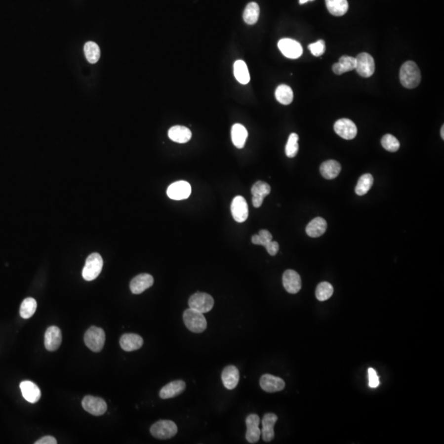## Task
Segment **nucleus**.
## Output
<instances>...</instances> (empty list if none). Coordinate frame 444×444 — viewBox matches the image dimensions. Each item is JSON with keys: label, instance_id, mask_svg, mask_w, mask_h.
<instances>
[{"label": "nucleus", "instance_id": "6ab92c4d", "mask_svg": "<svg viewBox=\"0 0 444 444\" xmlns=\"http://www.w3.org/2000/svg\"><path fill=\"white\" fill-rule=\"evenodd\" d=\"M20 389L25 400L30 403H36L41 397V393L39 387L32 381H22L20 383Z\"/></svg>", "mask_w": 444, "mask_h": 444}, {"label": "nucleus", "instance_id": "a211bd4d", "mask_svg": "<svg viewBox=\"0 0 444 444\" xmlns=\"http://www.w3.org/2000/svg\"><path fill=\"white\" fill-rule=\"evenodd\" d=\"M154 283V279L152 276L148 273H143L137 276L131 281L130 290L133 294L139 295L144 292L148 288L151 287Z\"/></svg>", "mask_w": 444, "mask_h": 444}, {"label": "nucleus", "instance_id": "1a4fd4ad", "mask_svg": "<svg viewBox=\"0 0 444 444\" xmlns=\"http://www.w3.org/2000/svg\"><path fill=\"white\" fill-rule=\"evenodd\" d=\"M278 48L284 56L289 59H298L303 54L301 44L295 40L284 38L278 42Z\"/></svg>", "mask_w": 444, "mask_h": 444}, {"label": "nucleus", "instance_id": "58836bf2", "mask_svg": "<svg viewBox=\"0 0 444 444\" xmlns=\"http://www.w3.org/2000/svg\"><path fill=\"white\" fill-rule=\"evenodd\" d=\"M381 143L384 149L388 152H395L400 148V143L398 138H395L392 134H386L381 140Z\"/></svg>", "mask_w": 444, "mask_h": 444}, {"label": "nucleus", "instance_id": "c756f323", "mask_svg": "<svg viewBox=\"0 0 444 444\" xmlns=\"http://www.w3.org/2000/svg\"><path fill=\"white\" fill-rule=\"evenodd\" d=\"M325 2L329 12L333 16H343L348 11L347 0H325Z\"/></svg>", "mask_w": 444, "mask_h": 444}, {"label": "nucleus", "instance_id": "79ce46f5", "mask_svg": "<svg viewBox=\"0 0 444 444\" xmlns=\"http://www.w3.org/2000/svg\"><path fill=\"white\" fill-rule=\"evenodd\" d=\"M266 249L271 256H275L279 250V244L277 241H272Z\"/></svg>", "mask_w": 444, "mask_h": 444}, {"label": "nucleus", "instance_id": "7ed1b4c3", "mask_svg": "<svg viewBox=\"0 0 444 444\" xmlns=\"http://www.w3.org/2000/svg\"><path fill=\"white\" fill-rule=\"evenodd\" d=\"M103 268V259L97 253H91L86 258V263L82 269L84 280L91 282L97 278Z\"/></svg>", "mask_w": 444, "mask_h": 444}, {"label": "nucleus", "instance_id": "c03bdc74", "mask_svg": "<svg viewBox=\"0 0 444 444\" xmlns=\"http://www.w3.org/2000/svg\"><path fill=\"white\" fill-rule=\"evenodd\" d=\"M309 1H313V0H299V3H300V4H304V3L309 2Z\"/></svg>", "mask_w": 444, "mask_h": 444}, {"label": "nucleus", "instance_id": "4468645a", "mask_svg": "<svg viewBox=\"0 0 444 444\" xmlns=\"http://www.w3.org/2000/svg\"><path fill=\"white\" fill-rule=\"evenodd\" d=\"M283 283L285 290L290 294H296L301 290V278L295 271L291 269L285 271L283 274Z\"/></svg>", "mask_w": 444, "mask_h": 444}, {"label": "nucleus", "instance_id": "7c9ffc66", "mask_svg": "<svg viewBox=\"0 0 444 444\" xmlns=\"http://www.w3.org/2000/svg\"><path fill=\"white\" fill-rule=\"evenodd\" d=\"M260 13V8L257 2H249L246 6L244 12H243V20L248 25L255 24L258 22V17Z\"/></svg>", "mask_w": 444, "mask_h": 444}, {"label": "nucleus", "instance_id": "6e6552de", "mask_svg": "<svg viewBox=\"0 0 444 444\" xmlns=\"http://www.w3.org/2000/svg\"><path fill=\"white\" fill-rule=\"evenodd\" d=\"M81 405L86 412L96 416H100L106 412L107 404L101 398H96L92 396H86L82 399Z\"/></svg>", "mask_w": 444, "mask_h": 444}, {"label": "nucleus", "instance_id": "4be33fe9", "mask_svg": "<svg viewBox=\"0 0 444 444\" xmlns=\"http://www.w3.org/2000/svg\"><path fill=\"white\" fill-rule=\"evenodd\" d=\"M186 388V384L183 380L173 381L164 386L160 391V397L162 399H169L180 395Z\"/></svg>", "mask_w": 444, "mask_h": 444}, {"label": "nucleus", "instance_id": "a19ab883", "mask_svg": "<svg viewBox=\"0 0 444 444\" xmlns=\"http://www.w3.org/2000/svg\"><path fill=\"white\" fill-rule=\"evenodd\" d=\"M368 386L371 388H376L379 385V378L375 369L369 368L368 369Z\"/></svg>", "mask_w": 444, "mask_h": 444}, {"label": "nucleus", "instance_id": "37998d69", "mask_svg": "<svg viewBox=\"0 0 444 444\" xmlns=\"http://www.w3.org/2000/svg\"><path fill=\"white\" fill-rule=\"evenodd\" d=\"M35 444H57V440L53 436H44L35 442Z\"/></svg>", "mask_w": 444, "mask_h": 444}, {"label": "nucleus", "instance_id": "f257e3e1", "mask_svg": "<svg viewBox=\"0 0 444 444\" xmlns=\"http://www.w3.org/2000/svg\"><path fill=\"white\" fill-rule=\"evenodd\" d=\"M400 81L403 86L408 89L415 88L420 84L421 74L415 62L404 63L400 69Z\"/></svg>", "mask_w": 444, "mask_h": 444}, {"label": "nucleus", "instance_id": "9d476101", "mask_svg": "<svg viewBox=\"0 0 444 444\" xmlns=\"http://www.w3.org/2000/svg\"><path fill=\"white\" fill-rule=\"evenodd\" d=\"M334 131L341 138L351 140L357 135V127L353 121L348 119H341L334 124Z\"/></svg>", "mask_w": 444, "mask_h": 444}, {"label": "nucleus", "instance_id": "423d86ee", "mask_svg": "<svg viewBox=\"0 0 444 444\" xmlns=\"http://www.w3.org/2000/svg\"><path fill=\"white\" fill-rule=\"evenodd\" d=\"M189 308L205 314L211 311L214 306V299L206 293L198 292L189 299Z\"/></svg>", "mask_w": 444, "mask_h": 444}, {"label": "nucleus", "instance_id": "20e7f679", "mask_svg": "<svg viewBox=\"0 0 444 444\" xmlns=\"http://www.w3.org/2000/svg\"><path fill=\"white\" fill-rule=\"evenodd\" d=\"M150 432L153 437L158 440H168L176 435L178 428L172 420H159L152 425Z\"/></svg>", "mask_w": 444, "mask_h": 444}, {"label": "nucleus", "instance_id": "f704fd0d", "mask_svg": "<svg viewBox=\"0 0 444 444\" xmlns=\"http://www.w3.org/2000/svg\"><path fill=\"white\" fill-rule=\"evenodd\" d=\"M373 178L370 174H363L359 179L357 185H356V194L359 196H363L367 194L371 187L373 186Z\"/></svg>", "mask_w": 444, "mask_h": 444}, {"label": "nucleus", "instance_id": "2f4dec72", "mask_svg": "<svg viewBox=\"0 0 444 444\" xmlns=\"http://www.w3.org/2000/svg\"><path fill=\"white\" fill-rule=\"evenodd\" d=\"M275 96L278 102H280L283 105H285V106L290 105L294 98L292 89L287 85H284V84L278 86V88L276 90Z\"/></svg>", "mask_w": 444, "mask_h": 444}, {"label": "nucleus", "instance_id": "39448f33", "mask_svg": "<svg viewBox=\"0 0 444 444\" xmlns=\"http://www.w3.org/2000/svg\"><path fill=\"white\" fill-rule=\"evenodd\" d=\"M86 346L94 352H99L103 349L106 341V333L103 329L97 326H91L84 335Z\"/></svg>", "mask_w": 444, "mask_h": 444}, {"label": "nucleus", "instance_id": "f8f14e48", "mask_svg": "<svg viewBox=\"0 0 444 444\" xmlns=\"http://www.w3.org/2000/svg\"><path fill=\"white\" fill-rule=\"evenodd\" d=\"M231 208L234 220L239 223L244 222L248 218V204L243 197L236 196L232 201Z\"/></svg>", "mask_w": 444, "mask_h": 444}, {"label": "nucleus", "instance_id": "c85d7f7f", "mask_svg": "<svg viewBox=\"0 0 444 444\" xmlns=\"http://www.w3.org/2000/svg\"><path fill=\"white\" fill-rule=\"evenodd\" d=\"M234 74L236 80L240 83L246 85L250 81V75L248 72V67L245 62L243 60H237L234 64Z\"/></svg>", "mask_w": 444, "mask_h": 444}, {"label": "nucleus", "instance_id": "412c9836", "mask_svg": "<svg viewBox=\"0 0 444 444\" xmlns=\"http://www.w3.org/2000/svg\"><path fill=\"white\" fill-rule=\"evenodd\" d=\"M278 421V416L273 413H268L263 416L262 424L263 430H261V435H263V439L265 442H271L274 439V425Z\"/></svg>", "mask_w": 444, "mask_h": 444}, {"label": "nucleus", "instance_id": "ea45409f", "mask_svg": "<svg viewBox=\"0 0 444 444\" xmlns=\"http://www.w3.org/2000/svg\"><path fill=\"white\" fill-rule=\"evenodd\" d=\"M309 49H310L312 54L314 56H321L326 50V44L323 40H319L318 41L309 44Z\"/></svg>", "mask_w": 444, "mask_h": 444}, {"label": "nucleus", "instance_id": "0eeeda50", "mask_svg": "<svg viewBox=\"0 0 444 444\" xmlns=\"http://www.w3.org/2000/svg\"><path fill=\"white\" fill-rule=\"evenodd\" d=\"M356 70L363 78H369L375 72V62L368 53H361L356 57Z\"/></svg>", "mask_w": 444, "mask_h": 444}, {"label": "nucleus", "instance_id": "b1692460", "mask_svg": "<svg viewBox=\"0 0 444 444\" xmlns=\"http://www.w3.org/2000/svg\"><path fill=\"white\" fill-rule=\"evenodd\" d=\"M169 139L178 143H186L192 138L191 131L184 126L176 125L169 128L168 132Z\"/></svg>", "mask_w": 444, "mask_h": 444}, {"label": "nucleus", "instance_id": "9b49d317", "mask_svg": "<svg viewBox=\"0 0 444 444\" xmlns=\"http://www.w3.org/2000/svg\"><path fill=\"white\" fill-rule=\"evenodd\" d=\"M191 194V185L186 181H177L169 185L167 195L173 200L186 199Z\"/></svg>", "mask_w": 444, "mask_h": 444}, {"label": "nucleus", "instance_id": "4c0bfd02", "mask_svg": "<svg viewBox=\"0 0 444 444\" xmlns=\"http://www.w3.org/2000/svg\"><path fill=\"white\" fill-rule=\"evenodd\" d=\"M299 136L296 133H291L288 138L287 143L285 146V154L288 157L293 158L296 156L299 151Z\"/></svg>", "mask_w": 444, "mask_h": 444}, {"label": "nucleus", "instance_id": "5701e85b", "mask_svg": "<svg viewBox=\"0 0 444 444\" xmlns=\"http://www.w3.org/2000/svg\"><path fill=\"white\" fill-rule=\"evenodd\" d=\"M121 348L125 351H137L143 345V339L138 334L126 333L120 340Z\"/></svg>", "mask_w": 444, "mask_h": 444}, {"label": "nucleus", "instance_id": "a18cd8bd", "mask_svg": "<svg viewBox=\"0 0 444 444\" xmlns=\"http://www.w3.org/2000/svg\"><path fill=\"white\" fill-rule=\"evenodd\" d=\"M441 136H442L443 139H444V126L443 125L442 128H441Z\"/></svg>", "mask_w": 444, "mask_h": 444}, {"label": "nucleus", "instance_id": "cd10ccee", "mask_svg": "<svg viewBox=\"0 0 444 444\" xmlns=\"http://www.w3.org/2000/svg\"><path fill=\"white\" fill-rule=\"evenodd\" d=\"M341 164L333 160L323 162L320 166L322 175L326 179H333L338 176L341 172Z\"/></svg>", "mask_w": 444, "mask_h": 444}, {"label": "nucleus", "instance_id": "dca6fc26", "mask_svg": "<svg viewBox=\"0 0 444 444\" xmlns=\"http://www.w3.org/2000/svg\"><path fill=\"white\" fill-rule=\"evenodd\" d=\"M285 382L283 378L271 374H264L260 378V387L267 393H277L285 388Z\"/></svg>", "mask_w": 444, "mask_h": 444}, {"label": "nucleus", "instance_id": "ddd939ff", "mask_svg": "<svg viewBox=\"0 0 444 444\" xmlns=\"http://www.w3.org/2000/svg\"><path fill=\"white\" fill-rule=\"evenodd\" d=\"M260 418L256 414L248 415L246 418V440L249 444H256L260 439L261 430L259 429Z\"/></svg>", "mask_w": 444, "mask_h": 444}, {"label": "nucleus", "instance_id": "bb28decb", "mask_svg": "<svg viewBox=\"0 0 444 444\" xmlns=\"http://www.w3.org/2000/svg\"><path fill=\"white\" fill-rule=\"evenodd\" d=\"M326 230V222L322 217H316L310 221L306 227V233L309 237L318 238L323 236Z\"/></svg>", "mask_w": 444, "mask_h": 444}, {"label": "nucleus", "instance_id": "c9c22d12", "mask_svg": "<svg viewBox=\"0 0 444 444\" xmlns=\"http://www.w3.org/2000/svg\"><path fill=\"white\" fill-rule=\"evenodd\" d=\"M333 294V287L330 283H321L317 286L315 295L319 301H325L326 299H330Z\"/></svg>", "mask_w": 444, "mask_h": 444}, {"label": "nucleus", "instance_id": "2eb2a0df", "mask_svg": "<svg viewBox=\"0 0 444 444\" xmlns=\"http://www.w3.org/2000/svg\"><path fill=\"white\" fill-rule=\"evenodd\" d=\"M62 342V332L56 326H49L44 334V346L47 351H57Z\"/></svg>", "mask_w": 444, "mask_h": 444}, {"label": "nucleus", "instance_id": "f03ea898", "mask_svg": "<svg viewBox=\"0 0 444 444\" xmlns=\"http://www.w3.org/2000/svg\"><path fill=\"white\" fill-rule=\"evenodd\" d=\"M184 324L189 331L195 333H201L205 331L207 326L206 319L202 313L189 308L183 314Z\"/></svg>", "mask_w": 444, "mask_h": 444}, {"label": "nucleus", "instance_id": "393cba45", "mask_svg": "<svg viewBox=\"0 0 444 444\" xmlns=\"http://www.w3.org/2000/svg\"><path fill=\"white\" fill-rule=\"evenodd\" d=\"M248 138V131L244 126L241 123H236L231 128V139L234 145L239 149L243 148L245 145Z\"/></svg>", "mask_w": 444, "mask_h": 444}, {"label": "nucleus", "instance_id": "aec40b11", "mask_svg": "<svg viewBox=\"0 0 444 444\" xmlns=\"http://www.w3.org/2000/svg\"><path fill=\"white\" fill-rule=\"evenodd\" d=\"M221 380L226 389L232 390L236 388L240 381L238 368L234 365L226 366L221 373Z\"/></svg>", "mask_w": 444, "mask_h": 444}, {"label": "nucleus", "instance_id": "f3484780", "mask_svg": "<svg viewBox=\"0 0 444 444\" xmlns=\"http://www.w3.org/2000/svg\"><path fill=\"white\" fill-rule=\"evenodd\" d=\"M253 195V205L254 207H260L263 200L271 193V187L268 183L263 181L256 182L251 189Z\"/></svg>", "mask_w": 444, "mask_h": 444}, {"label": "nucleus", "instance_id": "e433bc0d", "mask_svg": "<svg viewBox=\"0 0 444 444\" xmlns=\"http://www.w3.org/2000/svg\"><path fill=\"white\" fill-rule=\"evenodd\" d=\"M273 241V236L268 231L261 230L258 235H254L252 237V243L257 245H263L267 248L271 242Z\"/></svg>", "mask_w": 444, "mask_h": 444}, {"label": "nucleus", "instance_id": "473e14b6", "mask_svg": "<svg viewBox=\"0 0 444 444\" xmlns=\"http://www.w3.org/2000/svg\"><path fill=\"white\" fill-rule=\"evenodd\" d=\"M37 303L33 298H27L22 301L20 307V315L22 319H27L32 318L37 311Z\"/></svg>", "mask_w": 444, "mask_h": 444}, {"label": "nucleus", "instance_id": "a878e982", "mask_svg": "<svg viewBox=\"0 0 444 444\" xmlns=\"http://www.w3.org/2000/svg\"><path fill=\"white\" fill-rule=\"evenodd\" d=\"M356 58L344 55L339 59V61L332 66V71L336 75H341L346 72L352 71L356 69Z\"/></svg>", "mask_w": 444, "mask_h": 444}, {"label": "nucleus", "instance_id": "72a5a7b5", "mask_svg": "<svg viewBox=\"0 0 444 444\" xmlns=\"http://www.w3.org/2000/svg\"><path fill=\"white\" fill-rule=\"evenodd\" d=\"M84 53H85V56H86L87 61L91 64L97 63L100 59V56H101L100 48H99L98 44L95 42H86L84 46Z\"/></svg>", "mask_w": 444, "mask_h": 444}]
</instances>
